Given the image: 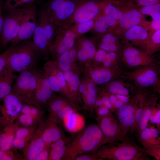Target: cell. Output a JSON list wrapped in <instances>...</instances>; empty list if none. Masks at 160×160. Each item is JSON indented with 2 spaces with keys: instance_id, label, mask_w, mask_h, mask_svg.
Here are the masks:
<instances>
[{
  "instance_id": "cell-1",
  "label": "cell",
  "mask_w": 160,
  "mask_h": 160,
  "mask_svg": "<svg viewBox=\"0 0 160 160\" xmlns=\"http://www.w3.org/2000/svg\"><path fill=\"white\" fill-rule=\"evenodd\" d=\"M102 140V133L97 124L89 126L67 144L62 160H74L77 156L84 153H96Z\"/></svg>"
},
{
  "instance_id": "cell-2",
  "label": "cell",
  "mask_w": 160,
  "mask_h": 160,
  "mask_svg": "<svg viewBox=\"0 0 160 160\" xmlns=\"http://www.w3.org/2000/svg\"><path fill=\"white\" fill-rule=\"evenodd\" d=\"M98 160H149L145 150L129 138L121 143L102 145L96 153Z\"/></svg>"
},
{
  "instance_id": "cell-3",
  "label": "cell",
  "mask_w": 160,
  "mask_h": 160,
  "mask_svg": "<svg viewBox=\"0 0 160 160\" xmlns=\"http://www.w3.org/2000/svg\"><path fill=\"white\" fill-rule=\"evenodd\" d=\"M158 64L138 66L125 71L121 78L131 83L138 92L160 93V70Z\"/></svg>"
},
{
  "instance_id": "cell-4",
  "label": "cell",
  "mask_w": 160,
  "mask_h": 160,
  "mask_svg": "<svg viewBox=\"0 0 160 160\" xmlns=\"http://www.w3.org/2000/svg\"><path fill=\"white\" fill-rule=\"evenodd\" d=\"M39 52L33 41L20 45L18 44L8 58L5 67L14 73H21L34 68Z\"/></svg>"
},
{
  "instance_id": "cell-5",
  "label": "cell",
  "mask_w": 160,
  "mask_h": 160,
  "mask_svg": "<svg viewBox=\"0 0 160 160\" xmlns=\"http://www.w3.org/2000/svg\"><path fill=\"white\" fill-rule=\"evenodd\" d=\"M39 71L34 68L20 73L16 77L12 92L25 103L38 105L35 98V92Z\"/></svg>"
},
{
  "instance_id": "cell-6",
  "label": "cell",
  "mask_w": 160,
  "mask_h": 160,
  "mask_svg": "<svg viewBox=\"0 0 160 160\" xmlns=\"http://www.w3.org/2000/svg\"><path fill=\"white\" fill-rule=\"evenodd\" d=\"M82 0H48L43 9L57 27L67 24Z\"/></svg>"
},
{
  "instance_id": "cell-7",
  "label": "cell",
  "mask_w": 160,
  "mask_h": 160,
  "mask_svg": "<svg viewBox=\"0 0 160 160\" xmlns=\"http://www.w3.org/2000/svg\"><path fill=\"white\" fill-rule=\"evenodd\" d=\"M26 6L9 11L3 16V23L0 40V47L5 48L17 37L25 12Z\"/></svg>"
},
{
  "instance_id": "cell-8",
  "label": "cell",
  "mask_w": 160,
  "mask_h": 160,
  "mask_svg": "<svg viewBox=\"0 0 160 160\" xmlns=\"http://www.w3.org/2000/svg\"><path fill=\"white\" fill-rule=\"evenodd\" d=\"M112 1L82 0L67 24L86 22L98 18L105 6Z\"/></svg>"
},
{
  "instance_id": "cell-9",
  "label": "cell",
  "mask_w": 160,
  "mask_h": 160,
  "mask_svg": "<svg viewBox=\"0 0 160 160\" xmlns=\"http://www.w3.org/2000/svg\"><path fill=\"white\" fill-rule=\"evenodd\" d=\"M72 24H66L57 27L54 37L49 47V52L58 58L74 46L76 38L71 31Z\"/></svg>"
},
{
  "instance_id": "cell-10",
  "label": "cell",
  "mask_w": 160,
  "mask_h": 160,
  "mask_svg": "<svg viewBox=\"0 0 160 160\" xmlns=\"http://www.w3.org/2000/svg\"><path fill=\"white\" fill-rule=\"evenodd\" d=\"M140 92L137 93L131 97L128 102L116 110L118 121L124 135L135 132V116L138 108Z\"/></svg>"
},
{
  "instance_id": "cell-11",
  "label": "cell",
  "mask_w": 160,
  "mask_h": 160,
  "mask_svg": "<svg viewBox=\"0 0 160 160\" xmlns=\"http://www.w3.org/2000/svg\"><path fill=\"white\" fill-rule=\"evenodd\" d=\"M97 120L103 135L101 146L129 138L128 136L124 135L118 120L111 112L105 116H97Z\"/></svg>"
},
{
  "instance_id": "cell-12",
  "label": "cell",
  "mask_w": 160,
  "mask_h": 160,
  "mask_svg": "<svg viewBox=\"0 0 160 160\" xmlns=\"http://www.w3.org/2000/svg\"><path fill=\"white\" fill-rule=\"evenodd\" d=\"M122 44L121 63L125 67L135 68L141 66L158 64L153 55H148L146 52L129 44Z\"/></svg>"
},
{
  "instance_id": "cell-13",
  "label": "cell",
  "mask_w": 160,
  "mask_h": 160,
  "mask_svg": "<svg viewBox=\"0 0 160 160\" xmlns=\"http://www.w3.org/2000/svg\"><path fill=\"white\" fill-rule=\"evenodd\" d=\"M37 21L36 8L34 3L26 5L19 31L16 38L10 43V47L31 38L37 25Z\"/></svg>"
},
{
  "instance_id": "cell-14",
  "label": "cell",
  "mask_w": 160,
  "mask_h": 160,
  "mask_svg": "<svg viewBox=\"0 0 160 160\" xmlns=\"http://www.w3.org/2000/svg\"><path fill=\"white\" fill-rule=\"evenodd\" d=\"M138 8L132 9L125 13L119 20L113 31L120 36L128 29L137 25L149 29L151 22L145 20Z\"/></svg>"
},
{
  "instance_id": "cell-15",
  "label": "cell",
  "mask_w": 160,
  "mask_h": 160,
  "mask_svg": "<svg viewBox=\"0 0 160 160\" xmlns=\"http://www.w3.org/2000/svg\"><path fill=\"white\" fill-rule=\"evenodd\" d=\"M149 29L140 25L130 28L120 36L122 44L128 43L146 52Z\"/></svg>"
},
{
  "instance_id": "cell-16",
  "label": "cell",
  "mask_w": 160,
  "mask_h": 160,
  "mask_svg": "<svg viewBox=\"0 0 160 160\" xmlns=\"http://www.w3.org/2000/svg\"><path fill=\"white\" fill-rule=\"evenodd\" d=\"M3 105L0 106L2 124H7L9 120L15 118L21 113L23 102L12 92L2 99Z\"/></svg>"
},
{
  "instance_id": "cell-17",
  "label": "cell",
  "mask_w": 160,
  "mask_h": 160,
  "mask_svg": "<svg viewBox=\"0 0 160 160\" xmlns=\"http://www.w3.org/2000/svg\"><path fill=\"white\" fill-rule=\"evenodd\" d=\"M75 44L77 57L80 60L84 61L94 59L97 51L95 36L91 37L81 36L76 39Z\"/></svg>"
},
{
  "instance_id": "cell-18",
  "label": "cell",
  "mask_w": 160,
  "mask_h": 160,
  "mask_svg": "<svg viewBox=\"0 0 160 160\" xmlns=\"http://www.w3.org/2000/svg\"><path fill=\"white\" fill-rule=\"evenodd\" d=\"M125 72L123 68L121 67L111 68L103 66L92 70L90 74L94 82L102 85L120 78Z\"/></svg>"
},
{
  "instance_id": "cell-19",
  "label": "cell",
  "mask_w": 160,
  "mask_h": 160,
  "mask_svg": "<svg viewBox=\"0 0 160 160\" xmlns=\"http://www.w3.org/2000/svg\"><path fill=\"white\" fill-rule=\"evenodd\" d=\"M95 36L96 38L97 45L99 48L108 52H114L121 54L122 44L120 36L113 31Z\"/></svg>"
},
{
  "instance_id": "cell-20",
  "label": "cell",
  "mask_w": 160,
  "mask_h": 160,
  "mask_svg": "<svg viewBox=\"0 0 160 160\" xmlns=\"http://www.w3.org/2000/svg\"><path fill=\"white\" fill-rule=\"evenodd\" d=\"M53 92L44 73L39 71L35 92L36 105H39L48 103L52 97Z\"/></svg>"
},
{
  "instance_id": "cell-21",
  "label": "cell",
  "mask_w": 160,
  "mask_h": 160,
  "mask_svg": "<svg viewBox=\"0 0 160 160\" xmlns=\"http://www.w3.org/2000/svg\"><path fill=\"white\" fill-rule=\"evenodd\" d=\"M105 89L108 92L130 97L138 92L131 83L121 77L107 84Z\"/></svg>"
},
{
  "instance_id": "cell-22",
  "label": "cell",
  "mask_w": 160,
  "mask_h": 160,
  "mask_svg": "<svg viewBox=\"0 0 160 160\" xmlns=\"http://www.w3.org/2000/svg\"><path fill=\"white\" fill-rule=\"evenodd\" d=\"M118 21L106 15H101L96 20L94 26L89 31L94 36H100L113 31Z\"/></svg>"
},
{
  "instance_id": "cell-23",
  "label": "cell",
  "mask_w": 160,
  "mask_h": 160,
  "mask_svg": "<svg viewBox=\"0 0 160 160\" xmlns=\"http://www.w3.org/2000/svg\"><path fill=\"white\" fill-rule=\"evenodd\" d=\"M57 123L49 120L47 126L41 132V136L46 147L49 148L52 144L62 138V131Z\"/></svg>"
},
{
  "instance_id": "cell-24",
  "label": "cell",
  "mask_w": 160,
  "mask_h": 160,
  "mask_svg": "<svg viewBox=\"0 0 160 160\" xmlns=\"http://www.w3.org/2000/svg\"><path fill=\"white\" fill-rule=\"evenodd\" d=\"M15 79L14 72L5 67L0 73V100L12 92Z\"/></svg>"
},
{
  "instance_id": "cell-25",
  "label": "cell",
  "mask_w": 160,
  "mask_h": 160,
  "mask_svg": "<svg viewBox=\"0 0 160 160\" xmlns=\"http://www.w3.org/2000/svg\"><path fill=\"white\" fill-rule=\"evenodd\" d=\"M33 36V41L36 48L39 52L47 56L49 53V44L43 29L38 20Z\"/></svg>"
},
{
  "instance_id": "cell-26",
  "label": "cell",
  "mask_w": 160,
  "mask_h": 160,
  "mask_svg": "<svg viewBox=\"0 0 160 160\" xmlns=\"http://www.w3.org/2000/svg\"><path fill=\"white\" fill-rule=\"evenodd\" d=\"M160 132L157 129L146 128L139 136V140L146 149L153 146L160 144Z\"/></svg>"
},
{
  "instance_id": "cell-27",
  "label": "cell",
  "mask_w": 160,
  "mask_h": 160,
  "mask_svg": "<svg viewBox=\"0 0 160 160\" xmlns=\"http://www.w3.org/2000/svg\"><path fill=\"white\" fill-rule=\"evenodd\" d=\"M63 125L68 131L75 133L82 130L85 125V120L79 113L74 112L62 121Z\"/></svg>"
},
{
  "instance_id": "cell-28",
  "label": "cell",
  "mask_w": 160,
  "mask_h": 160,
  "mask_svg": "<svg viewBox=\"0 0 160 160\" xmlns=\"http://www.w3.org/2000/svg\"><path fill=\"white\" fill-rule=\"evenodd\" d=\"M38 20L41 23L43 29L50 45L54 37L58 27L50 20L43 9L39 13Z\"/></svg>"
},
{
  "instance_id": "cell-29",
  "label": "cell",
  "mask_w": 160,
  "mask_h": 160,
  "mask_svg": "<svg viewBox=\"0 0 160 160\" xmlns=\"http://www.w3.org/2000/svg\"><path fill=\"white\" fill-rule=\"evenodd\" d=\"M158 94V93H157L154 95L143 113L138 124V128L136 132L138 136L141 132L147 128L152 112L159 104L157 103L159 98Z\"/></svg>"
},
{
  "instance_id": "cell-30",
  "label": "cell",
  "mask_w": 160,
  "mask_h": 160,
  "mask_svg": "<svg viewBox=\"0 0 160 160\" xmlns=\"http://www.w3.org/2000/svg\"><path fill=\"white\" fill-rule=\"evenodd\" d=\"M77 57V52L74 46L71 49L61 55L57 58L58 61L56 63L59 69L62 71H69L72 63Z\"/></svg>"
},
{
  "instance_id": "cell-31",
  "label": "cell",
  "mask_w": 160,
  "mask_h": 160,
  "mask_svg": "<svg viewBox=\"0 0 160 160\" xmlns=\"http://www.w3.org/2000/svg\"><path fill=\"white\" fill-rule=\"evenodd\" d=\"M45 147L44 143L40 135L33 140L30 144L26 152V158L29 160H36Z\"/></svg>"
},
{
  "instance_id": "cell-32",
  "label": "cell",
  "mask_w": 160,
  "mask_h": 160,
  "mask_svg": "<svg viewBox=\"0 0 160 160\" xmlns=\"http://www.w3.org/2000/svg\"><path fill=\"white\" fill-rule=\"evenodd\" d=\"M6 126L1 131L0 130V149L5 151H9L12 148L14 136L11 127Z\"/></svg>"
},
{
  "instance_id": "cell-33",
  "label": "cell",
  "mask_w": 160,
  "mask_h": 160,
  "mask_svg": "<svg viewBox=\"0 0 160 160\" xmlns=\"http://www.w3.org/2000/svg\"><path fill=\"white\" fill-rule=\"evenodd\" d=\"M87 91L84 96L85 109L92 112L95 108V102L97 97V88L94 83L89 82L87 86Z\"/></svg>"
},
{
  "instance_id": "cell-34",
  "label": "cell",
  "mask_w": 160,
  "mask_h": 160,
  "mask_svg": "<svg viewBox=\"0 0 160 160\" xmlns=\"http://www.w3.org/2000/svg\"><path fill=\"white\" fill-rule=\"evenodd\" d=\"M67 140L62 138L53 144L49 154L48 160H62L67 144Z\"/></svg>"
},
{
  "instance_id": "cell-35",
  "label": "cell",
  "mask_w": 160,
  "mask_h": 160,
  "mask_svg": "<svg viewBox=\"0 0 160 160\" xmlns=\"http://www.w3.org/2000/svg\"><path fill=\"white\" fill-rule=\"evenodd\" d=\"M160 50V29L148 33L146 52L149 55H153Z\"/></svg>"
},
{
  "instance_id": "cell-36",
  "label": "cell",
  "mask_w": 160,
  "mask_h": 160,
  "mask_svg": "<svg viewBox=\"0 0 160 160\" xmlns=\"http://www.w3.org/2000/svg\"><path fill=\"white\" fill-rule=\"evenodd\" d=\"M97 18L84 22L76 23L72 24L71 29L76 38L89 31L93 28Z\"/></svg>"
},
{
  "instance_id": "cell-37",
  "label": "cell",
  "mask_w": 160,
  "mask_h": 160,
  "mask_svg": "<svg viewBox=\"0 0 160 160\" xmlns=\"http://www.w3.org/2000/svg\"><path fill=\"white\" fill-rule=\"evenodd\" d=\"M48 103L50 114L49 120L56 122L55 117L57 112L61 108L68 104L62 98L53 96Z\"/></svg>"
},
{
  "instance_id": "cell-38",
  "label": "cell",
  "mask_w": 160,
  "mask_h": 160,
  "mask_svg": "<svg viewBox=\"0 0 160 160\" xmlns=\"http://www.w3.org/2000/svg\"><path fill=\"white\" fill-rule=\"evenodd\" d=\"M102 63L103 66L107 68L120 67L121 54L114 52H108L106 57Z\"/></svg>"
},
{
  "instance_id": "cell-39",
  "label": "cell",
  "mask_w": 160,
  "mask_h": 160,
  "mask_svg": "<svg viewBox=\"0 0 160 160\" xmlns=\"http://www.w3.org/2000/svg\"><path fill=\"white\" fill-rule=\"evenodd\" d=\"M138 9L143 15L151 16L153 20H160V3L141 7Z\"/></svg>"
},
{
  "instance_id": "cell-40",
  "label": "cell",
  "mask_w": 160,
  "mask_h": 160,
  "mask_svg": "<svg viewBox=\"0 0 160 160\" xmlns=\"http://www.w3.org/2000/svg\"><path fill=\"white\" fill-rule=\"evenodd\" d=\"M38 0H6L4 4L5 9L7 12L23 7L33 3Z\"/></svg>"
},
{
  "instance_id": "cell-41",
  "label": "cell",
  "mask_w": 160,
  "mask_h": 160,
  "mask_svg": "<svg viewBox=\"0 0 160 160\" xmlns=\"http://www.w3.org/2000/svg\"><path fill=\"white\" fill-rule=\"evenodd\" d=\"M64 74L66 81L70 84L71 89L75 94V96L80 84L79 77L69 71H65Z\"/></svg>"
},
{
  "instance_id": "cell-42",
  "label": "cell",
  "mask_w": 160,
  "mask_h": 160,
  "mask_svg": "<svg viewBox=\"0 0 160 160\" xmlns=\"http://www.w3.org/2000/svg\"><path fill=\"white\" fill-rule=\"evenodd\" d=\"M75 109L67 104L61 108L57 112L55 117L57 123L62 121L72 113L76 111Z\"/></svg>"
},
{
  "instance_id": "cell-43",
  "label": "cell",
  "mask_w": 160,
  "mask_h": 160,
  "mask_svg": "<svg viewBox=\"0 0 160 160\" xmlns=\"http://www.w3.org/2000/svg\"><path fill=\"white\" fill-rule=\"evenodd\" d=\"M17 45L10 47L8 49L0 54V73L5 67L10 56L15 50Z\"/></svg>"
},
{
  "instance_id": "cell-44",
  "label": "cell",
  "mask_w": 160,
  "mask_h": 160,
  "mask_svg": "<svg viewBox=\"0 0 160 160\" xmlns=\"http://www.w3.org/2000/svg\"><path fill=\"white\" fill-rule=\"evenodd\" d=\"M145 150L147 155L154 157L157 160L160 159V144L153 146Z\"/></svg>"
},
{
  "instance_id": "cell-45",
  "label": "cell",
  "mask_w": 160,
  "mask_h": 160,
  "mask_svg": "<svg viewBox=\"0 0 160 160\" xmlns=\"http://www.w3.org/2000/svg\"><path fill=\"white\" fill-rule=\"evenodd\" d=\"M34 118L29 114H22L19 117V122L26 126L31 125L34 121Z\"/></svg>"
},
{
  "instance_id": "cell-46",
  "label": "cell",
  "mask_w": 160,
  "mask_h": 160,
  "mask_svg": "<svg viewBox=\"0 0 160 160\" xmlns=\"http://www.w3.org/2000/svg\"><path fill=\"white\" fill-rule=\"evenodd\" d=\"M108 52L100 48L96 51L94 59L97 62L103 63L105 59Z\"/></svg>"
},
{
  "instance_id": "cell-47",
  "label": "cell",
  "mask_w": 160,
  "mask_h": 160,
  "mask_svg": "<svg viewBox=\"0 0 160 160\" xmlns=\"http://www.w3.org/2000/svg\"><path fill=\"white\" fill-rule=\"evenodd\" d=\"M138 8L160 3V0H135Z\"/></svg>"
},
{
  "instance_id": "cell-48",
  "label": "cell",
  "mask_w": 160,
  "mask_h": 160,
  "mask_svg": "<svg viewBox=\"0 0 160 160\" xmlns=\"http://www.w3.org/2000/svg\"><path fill=\"white\" fill-rule=\"evenodd\" d=\"M30 130L28 129L25 128H20L15 132V137L24 139L26 138L30 135Z\"/></svg>"
},
{
  "instance_id": "cell-49",
  "label": "cell",
  "mask_w": 160,
  "mask_h": 160,
  "mask_svg": "<svg viewBox=\"0 0 160 160\" xmlns=\"http://www.w3.org/2000/svg\"><path fill=\"white\" fill-rule=\"evenodd\" d=\"M25 140L24 139L15 137L13 141L12 145L17 148L23 149L25 145Z\"/></svg>"
},
{
  "instance_id": "cell-50",
  "label": "cell",
  "mask_w": 160,
  "mask_h": 160,
  "mask_svg": "<svg viewBox=\"0 0 160 160\" xmlns=\"http://www.w3.org/2000/svg\"><path fill=\"white\" fill-rule=\"evenodd\" d=\"M75 160H98L96 153H92L90 154H82L76 156Z\"/></svg>"
},
{
  "instance_id": "cell-51",
  "label": "cell",
  "mask_w": 160,
  "mask_h": 160,
  "mask_svg": "<svg viewBox=\"0 0 160 160\" xmlns=\"http://www.w3.org/2000/svg\"><path fill=\"white\" fill-rule=\"evenodd\" d=\"M160 29V20H153L151 22L149 29L148 30V33Z\"/></svg>"
},
{
  "instance_id": "cell-52",
  "label": "cell",
  "mask_w": 160,
  "mask_h": 160,
  "mask_svg": "<svg viewBox=\"0 0 160 160\" xmlns=\"http://www.w3.org/2000/svg\"><path fill=\"white\" fill-rule=\"evenodd\" d=\"M49 148L45 147L44 149L37 156L36 160H48L49 154Z\"/></svg>"
},
{
  "instance_id": "cell-53",
  "label": "cell",
  "mask_w": 160,
  "mask_h": 160,
  "mask_svg": "<svg viewBox=\"0 0 160 160\" xmlns=\"http://www.w3.org/2000/svg\"><path fill=\"white\" fill-rule=\"evenodd\" d=\"M13 158L9 151H5L0 149V160H12Z\"/></svg>"
},
{
  "instance_id": "cell-54",
  "label": "cell",
  "mask_w": 160,
  "mask_h": 160,
  "mask_svg": "<svg viewBox=\"0 0 160 160\" xmlns=\"http://www.w3.org/2000/svg\"><path fill=\"white\" fill-rule=\"evenodd\" d=\"M97 116H105L111 112L110 110L103 105L97 108Z\"/></svg>"
},
{
  "instance_id": "cell-55",
  "label": "cell",
  "mask_w": 160,
  "mask_h": 160,
  "mask_svg": "<svg viewBox=\"0 0 160 160\" xmlns=\"http://www.w3.org/2000/svg\"><path fill=\"white\" fill-rule=\"evenodd\" d=\"M101 98L104 106L109 110H113L112 105L110 101L107 93L104 94Z\"/></svg>"
},
{
  "instance_id": "cell-56",
  "label": "cell",
  "mask_w": 160,
  "mask_h": 160,
  "mask_svg": "<svg viewBox=\"0 0 160 160\" xmlns=\"http://www.w3.org/2000/svg\"><path fill=\"white\" fill-rule=\"evenodd\" d=\"M153 123L156 124L157 129L160 132V108L158 110L154 118Z\"/></svg>"
},
{
  "instance_id": "cell-57",
  "label": "cell",
  "mask_w": 160,
  "mask_h": 160,
  "mask_svg": "<svg viewBox=\"0 0 160 160\" xmlns=\"http://www.w3.org/2000/svg\"><path fill=\"white\" fill-rule=\"evenodd\" d=\"M107 94L108 96L110 101L112 105L113 109L115 110L114 107V104L117 100L115 95L109 92H108Z\"/></svg>"
},
{
  "instance_id": "cell-58",
  "label": "cell",
  "mask_w": 160,
  "mask_h": 160,
  "mask_svg": "<svg viewBox=\"0 0 160 160\" xmlns=\"http://www.w3.org/2000/svg\"><path fill=\"white\" fill-rule=\"evenodd\" d=\"M118 100H120L124 104L126 103L129 101L130 97L124 95H115Z\"/></svg>"
},
{
  "instance_id": "cell-59",
  "label": "cell",
  "mask_w": 160,
  "mask_h": 160,
  "mask_svg": "<svg viewBox=\"0 0 160 160\" xmlns=\"http://www.w3.org/2000/svg\"><path fill=\"white\" fill-rule=\"evenodd\" d=\"M3 23V16L2 14V8L0 5V40L2 33Z\"/></svg>"
},
{
  "instance_id": "cell-60",
  "label": "cell",
  "mask_w": 160,
  "mask_h": 160,
  "mask_svg": "<svg viewBox=\"0 0 160 160\" xmlns=\"http://www.w3.org/2000/svg\"><path fill=\"white\" fill-rule=\"evenodd\" d=\"M79 89L80 92L84 97L87 91V86L84 84H81L79 85Z\"/></svg>"
},
{
  "instance_id": "cell-61",
  "label": "cell",
  "mask_w": 160,
  "mask_h": 160,
  "mask_svg": "<svg viewBox=\"0 0 160 160\" xmlns=\"http://www.w3.org/2000/svg\"><path fill=\"white\" fill-rule=\"evenodd\" d=\"M103 105V104L101 98L97 97L95 102V108H97Z\"/></svg>"
},
{
  "instance_id": "cell-62",
  "label": "cell",
  "mask_w": 160,
  "mask_h": 160,
  "mask_svg": "<svg viewBox=\"0 0 160 160\" xmlns=\"http://www.w3.org/2000/svg\"><path fill=\"white\" fill-rule=\"evenodd\" d=\"M124 104L120 100H118L115 102L114 105L115 110H117L121 107Z\"/></svg>"
},
{
  "instance_id": "cell-63",
  "label": "cell",
  "mask_w": 160,
  "mask_h": 160,
  "mask_svg": "<svg viewBox=\"0 0 160 160\" xmlns=\"http://www.w3.org/2000/svg\"><path fill=\"white\" fill-rule=\"evenodd\" d=\"M1 118L0 117V126L1 125Z\"/></svg>"
},
{
  "instance_id": "cell-64",
  "label": "cell",
  "mask_w": 160,
  "mask_h": 160,
  "mask_svg": "<svg viewBox=\"0 0 160 160\" xmlns=\"http://www.w3.org/2000/svg\"><path fill=\"white\" fill-rule=\"evenodd\" d=\"M109 0V1H114L115 0Z\"/></svg>"
}]
</instances>
